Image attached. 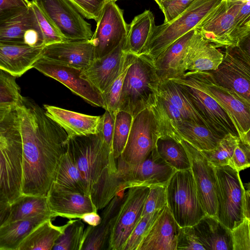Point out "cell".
Listing matches in <instances>:
<instances>
[{"instance_id":"cell-36","label":"cell","mask_w":250,"mask_h":250,"mask_svg":"<svg viewBox=\"0 0 250 250\" xmlns=\"http://www.w3.org/2000/svg\"><path fill=\"white\" fill-rule=\"evenodd\" d=\"M41 215L50 216L53 218L46 196L21 195L11 204L10 214L5 223Z\"/></svg>"},{"instance_id":"cell-37","label":"cell","mask_w":250,"mask_h":250,"mask_svg":"<svg viewBox=\"0 0 250 250\" xmlns=\"http://www.w3.org/2000/svg\"><path fill=\"white\" fill-rule=\"evenodd\" d=\"M53 182L73 191L88 195L81 174L68 147L60 160Z\"/></svg>"},{"instance_id":"cell-1","label":"cell","mask_w":250,"mask_h":250,"mask_svg":"<svg viewBox=\"0 0 250 250\" xmlns=\"http://www.w3.org/2000/svg\"><path fill=\"white\" fill-rule=\"evenodd\" d=\"M17 104L22 143L21 195L46 196L68 137L32 100L22 97Z\"/></svg>"},{"instance_id":"cell-4","label":"cell","mask_w":250,"mask_h":250,"mask_svg":"<svg viewBox=\"0 0 250 250\" xmlns=\"http://www.w3.org/2000/svg\"><path fill=\"white\" fill-rule=\"evenodd\" d=\"M67 147L81 174L88 196L107 170L117 171L116 159L100 132L68 138Z\"/></svg>"},{"instance_id":"cell-14","label":"cell","mask_w":250,"mask_h":250,"mask_svg":"<svg viewBox=\"0 0 250 250\" xmlns=\"http://www.w3.org/2000/svg\"><path fill=\"white\" fill-rule=\"evenodd\" d=\"M149 191L147 187L128 188L111 232L108 250H123L133 229L142 217L143 207Z\"/></svg>"},{"instance_id":"cell-57","label":"cell","mask_w":250,"mask_h":250,"mask_svg":"<svg viewBox=\"0 0 250 250\" xmlns=\"http://www.w3.org/2000/svg\"><path fill=\"white\" fill-rule=\"evenodd\" d=\"M250 186L247 190H245L243 201V214L245 218L250 219Z\"/></svg>"},{"instance_id":"cell-58","label":"cell","mask_w":250,"mask_h":250,"mask_svg":"<svg viewBox=\"0 0 250 250\" xmlns=\"http://www.w3.org/2000/svg\"><path fill=\"white\" fill-rule=\"evenodd\" d=\"M158 5L160 2L167 0H154Z\"/></svg>"},{"instance_id":"cell-23","label":"cell","mask_w":250,"mask_h":250,"mask_svg":"<svg viewBox=\"0 0 250 250\" xmlns=\"http://www.w3.org/2000/svg\"><path fill=\"white\" fill-rule=\"evenodd\" d=\"M125 38L111 52L102 58L94 59L81 71V77L92 85L102 96L111 86L120 71Z\"/></svg>"},{"instance_id":"cell-8","label":"cell","mask_w":250,"mask_h":250,"mask_svg":"<svg viewBox=\"0 0 250 250\" xmlns=\"http://www.w3.org/2000/svg\"><path fill=\"white\" fill-rule=\"evenodd\" d=\"M167 206L180 227L193 226L206 214L191 169L176 170L166 186Z\"/></svg>"},{"instance_id":"cell-2","label":"cell","mask_w":250,"mask_h":250,"mask_svg":"<svg viewBox=\"0 0 250 250\" xmlns=\"http://www.w3.org/2000/svg\"><path fill=\"white\" fill-rule=\"evenodd\" d=\"M22 164L19 106L0 103V199L10 204L21 195Z\"/></svg>"},{"instance_id":"cell-35","label":"cell","mask_w":250,"mask_h":250,"mask_svg":"<svg viewBox=\"0 0 250 250\" xmlns=\"http://www.w3.org/2000/svg\"><path fill=\"white\" fill-rule=\"evenodd\" d=\"M158 91L180 111L186 120L205 125L209 128L188 97L176 83L169 79L161 82L159 84Z\"/></svg>"},{"instance_id":"cell-45","label":"cell","mask_w":250,"mask_h":250,"mask_svg":"<svg viewBox=\"0 0 250 250\" xmlns=\"http://www.w3.org/2000/svg\"><path fill=\"white\" fill-rule=\"evenodd\" d=\"M163 209L143 216L127 240L123 250H137L145 234Z\"/></svg>"},{"instance_id":"cell-24","label":"cell","mask_w":250,"mask_h":250,"mask_svg":"<svg viewBox=\"0 0 250 250\" xmlns=\"http://www.w3.org/2000/svg\"><path fill=\"white\" fill-rule=\"evenodd\" d=\"M180 228L167 205L154 221L137 250H176Z\"/></svg>"},{"instance_id":"cell-29","label":"cell","mask_w":250,"mask_h":250,"mask_svg":"<svg viewBox=\"0 0 250 250\" xmlns=\"http://www.w3.org/2000/svg\"><path fill=\"white\" fill-rule=\"evenodd\" d=\"M195 28L169 45L153 62L160 82L178 76L187 46Z\"/></svg>"},{"instance_id":"cell-56","label":"cell","mask_w":250,"mask_h":250,"mask_svg":"<svg viewBox=\"0 0 250 250\" xmlns=\"http://www.w3.org/2000/svg\"><path fill=\"white\" fill-rule=\"evenodd\" d=\"M11 204L0 199V227L6 223L9 217Z\"/></svg>"},{"instance_id":"cell-27","label":"cell","mask_w":250,"mask_h":250,"mask_svg":"<svg viewBox=\"0 0 250 250\" xmlns=\"http://www.w3.org/2000/svg\"><path fill=\"white\" fill-rule=\"evenodd\" d=\"M44 46L0 43V69L15 77H21L33 68Z\"/></svg>"},{"instance_id":"cell-11","label":"cell","mask_w":250,"mask_h":250,"mask_svg":"<svg viewBox=\"0 0 250 250\" xmlns=\"http://www.w3.org/2000/svg\"><path fill=\"white\" fill-rule=\"evenodd\" d=\"M158 138L156 120L149 107L133 117L125 146L117 160L128 166L141 163L156 147Z\"/></svg>"},{"instance_id":"cell-7","label":"cell","mask_w":250,"mask_h":250,"mask_svg":"<svg viewBox=\"0 0 250 250\" xmlns=\"http://www.w3.org/2000/svg\"><path fill=\"white\" fill-rule=\"evenodd\" d=\"M169 80L179 85L213 132L222 138L229 133L238 136L229 116L207 92L195 72H186Z\"/></svg>"},{"instance_id":"cell-41","label":"cell","mask_w":250,"mask_h":250,"mask_svg":"<svg viewBox=\"0 0 250 250\" xmlns=\"http://www.w3.org/2000/svg\"><path fill=\"white\" fill-rule=\"evenodd\" d=\"M239 141L238 136L229 133L214 149L201 151L214 167L229 165Z\"/></svg>"},{"instance_id":"cell-38","label":"cell","mask_w":250,"mask_h":250,"mask_svg":"<svg viewBox=\"0 0 250 250\" xmlns=\"http://www.w3.org/2000/svg\"><path fill=\"white\" fill-rule=\"evenodd\" d=\"M156 146L160 156L176 170L190 169L188 157L180 142L171 137H159Z\"/></svg>"},{"instance_id":"cell-44","label":"cell","mask_w":250,"mask_h":250,"mask_svg":"<svg viewBox=\"0 0 250 250\" xmlns=\"http://www.w3.org/2000/svg\"><path fill=\"white\" fill-rule=\"evenodd\" d=\"M16 78L0 69V103L17 104L21 100L22 96Z\"/></svg>"},{"instance_id":"cell-25","label":"cell","mask_w":250,"mask_h":250,"mask_svg":"<svg viewBox=\"0 0 250 250\" xmlns=\"http://www.w3.org/2000/svg\"><path fill=\"white\" fill-rule=\"evenodd\" d=\"M46 115L67 133L68 138L97 134L101 116H92L47 104L43 105Z\"/></svg>"},{"instance_id":"cell-39","label":"cell","mask_w":250,"mask_h":250,"mask_svg":"<svg viewBox=\"0 0 250 250\" xmlns=\"http://www.w3.org/2000/svg\"><path fill=\"white\" fill-rule=\"evenodd\" d=\"M135 55L124 52L120 71L111 86L102 94L105 109L116 116L119 111L120 98L123 82L128 68L133 62Z\"/></svg>"},{"instance_id":"cell-30","label":"cell","mask_w":250,"mask_h":250,"mask_svg":"<svg viewBox=\"0 0 250 250\" xmlns=\"http://www.w3.org/2000/svg\"><path fill=\"white\" fill-rule=\"evenodd\" d=\"M150 107L156 120L158 138L171 137L180 142L181 137L178 133L177 126L186 120L180 111L159 91Z\"/></svg>"},{"instance_id":"cell-12","label":"cell","mask_w":250,"mask_h":250,"mask_svg":"<svg viewBox=\"0 0 250 250\" xmlns=\"http://www.w3.org/2000/svg\"><path fill=\"white\" fill-rule=\"evenodd\" d=\"M65 41L90 40L93 33L69 0H33Z\"/></svg>"},{"instance_id":"cell-3","label":"cell","mask_w":250,"mask_h":250,"mask_svg":"<svg viewBox=\"0 0 250 250\" xmlns=\"http://www.w3.org/2000/svg\"><path fill=\"white\" fill-rule=\"evenodd\" d=\"M159 83L151 60L144 55H135L123 82L119 110L127 112L134 117L150 107L158 94Z\"/></svg>"},{"instance_id":"cell-22","label":"cell","mask_w":250,"mask_h":250,"mask_svg":"<svg viewBox=\"0 0 250 250\" xmlns=\"http://www.w3.org/2000/svg\"><path fill=\"white\" fill-rule=\"evenodd\" d=\"M223 56L222 53L206 41L195 28L184 53L179 75L188 71L215 70L222 62Z\"/></svg>"},{"instance_id":"cell-15","label":"cell","mask_w":250,"mask_h":250,"mask_svg":"<svg viewBox=\"0 0 250 250\" xmlns=\"http://www.w3.org/2000/svg\"><path fill=\"white\" fill-rule=\"evenodd\" d=\"M195 72L207 92L229 116L241 141L250 145V105L231 91L217 84L208 71Z\"/></svg>"},{"instance_id":"cell-60","label":"cell","mask_w":250,"mask_h":250,"mask_svg":"<svg viewBox=\"0 0 250 250\" xmlns=\"http://www.w3.org/2000/svg\"><path fill=\"white\" fill-rule=\"evenodd\" d=\"M112 0V1H114V2H116V1H117V0Z\"/></svg>"},{"instance_id":"cell-19","label":"cell","mask_w":250,"mask_h":250,"mask_svg":"<svg viewBox=\"0 0 250 250\" xmlns=\"http://www.w3.org/2000/svg\"><path fill=\"white\" fill-rule=\"evenodd\" d=\"M242 2L243 0H222L195 28L206 41L216 48L230 46L229 36Z\"/></svg>"},{"instance_id":"cell-28","label":"cell","mask_w":250,"mask_h":250,"mask_svg":"<svg viewBox=\"0 0 250 250\" xmlns=\"http://www.w3.org/2000/svg\"><path fill=\"white\" fill-rule=\"evenodd\" d=\"M192 227L206 250H233L231 230L215 216L206 214Z\"/></svg>"},{"instance_id":"cell-5","label":"cell","mask_w":250,"mask_h":250,"mask_svg":"<svg viewBox=\"0 0 250 250\" xmlns=\"http://www.w3.org/2000/svg\"><path fill=\"white\" fill-rule=\"evenodd\" d=\"M222 0H195L174 20L155 25L140 54L153 62L169 45L194 29Z\"/></svg>"},{"instance_id":"cell-17","label":"cell","mask_w":250,"mask_h":250,"mask_svg":"<svg viewBox=\"0 0 250 250\" xmlns=\"http://www.w3.org/2000/svg\"><path fill=\"white\" fill-rule=\"evenodd\" d=\"M180 142L184 147L190 161L200 203L207 214L215 216L216 178L214 167L200 150L182 138Z\"/></svg>"},{"instance_id":"cell-33","label":"cell","mask_w":250,"mask_h":250,"mask_svg":"<svg viewBox=\"0 0 250 250\" xmlns=\"http://www.w3.org/2000/svg\"><path fill=\"white\" fill-rule=\"evenodd\" d=\"M177 131L181 138L200 151L214 149L223 138L207 126L188 120L179 123Z\"/></svg>"},{"instance_id":"cell-53","label":"cell","mask_w":250,"mask_h":250,"mask_svg":"<svg viewBox=\"0 0 250 250\" xmlns=\"http://www.w3.org/2000/svg\"><path fill=\"white\" fill-rule=\"evenodd\" d=\"M115 118V116L108 110H105L104 113L101 116L99 131L104 141L109 147L112 154V143Z\"/></svg>"},{"instance_id":"cell-48","label":"cell","mask_w":250,"mask_h":250,"mask_svg":"<svg viewBox=\"0 0 250 250\" xmlns=\"http://www.w3.org/2000/svg\"><path fill=\"white\" fill-rule=\"evenodd\" d=\"M85 18L98 21L105 4L111 0H69Z\"/></svg>"},{"instance_id":"cell-43","label":"cell","mask_w":250,"mask_h":250,"mask_svg":"<svg viewBox=\"0 0 250 250\" xmlns=\"http://www.w3.org/2000/svg\"><path fill=\"white\" fill-rule=\"evenodd\" d=\"M250 35V0L243 2L233 22L229 36L230 45L237 44L244 38Z\"/></svg>"},{"instance_id":"cell-16","label":"cell","mask_w":250,"mask_h":250,"mask_svg":"<svg viewBox=\"0 0 250 250\" xmlns=\"http://www.w3.org/2000/svg\"><path fill=\"white\" fill-rule=\"evenodd\" d=\"M127 24L123 10L110 0L104 6L97 26L90 39L94 48V59L109 53L117 47L125 37Z\"/></svg>"},{"instance_id":"cell-31","label":"cell","mask_w":250,"mask_h":250,"mask_svg":"<svg viewBox=\"0 0 250 250\" xmlns=\"http://www.w3.org/2000/svg\"><path fill=\"white\" fill-rule=\"evenodd\" d=\"M154 17L149 10L135 16L127 24L124 51L134 55L141 53L155 26Z\"/></svg>"},{"instance_id":"cell-20","label":"cell","mask_w":250,"mask_h":250,"mask_svg":"<svg viewBox=\"0 0 250 250\" xmlns=\"http://www.w3.org/2000/svg\"><path fill=\"white\" fill-rule=\"evenodd\" d=\"M46 197L53 218L77 219L84 213L98 211L89 196L73 191L54 182Z\"/></svg>"},{"instance_id":"cell-21","label":"cell","mask_w":250,"mask_h":250,"mask_svg":"<svg viewBox=\"0 0 250 250\" xmlns=\"http://www.w3.org/2000/svg\"><path fill=\"white\" fill-rule=\"evenodd\" d=\"M41 57L82 70L94 61V48L90 40L66 41L44 46Z\"/></svg>"},{"instance_id":"cell-6","label":"cell","mask_w":250,"mask_h":250,"mask_svg":"<svg viewBox=\"0 0 250 250\" xmlns=\"http://www.w3.org/2000/svg\"><path fill=\"white\" fill-rule=\"evenodd\" d=\"M225 48L217 69L208 71L217 84L250 105V35Z\"/></svg>"},{"instance_id":"cell-26","label":"cell","mask_w":250,"mask_h":250,"mask_svg":"<svg viewBox=\"0 0 250 250\" xmlns=\"http://www.w3.org/2000/svg\"><path fill=\"white\" fill-rule=\"evenodd\" d=\"M125 190L120 191L104 207L101 220L96 226L88 225L82 250H108L112 227L124 199Z\"/></svg>"},{"instance_id":"cell-47","label":"cell","mask_w":250,"mask_h":250,"mask_svg":"<svg viewBox=\"0 0 250 250\" xmlns=\"http://www.w3.org/2000/svg\"><path fill=\"white\" fill-rule=\"evenodd\" d=\"M166 186L149 187V191L145 202L142 217L163 209L167 205Z\"/></svg>"},{"instance_id":"cell-40","label":"cell","mask_w":250,"mask_h":250,"mask_svg":"<svg viewBox=\"0 0 250 250\" xmlns=\"http://www.w3.org/2000/svg\"><path fill=\"white\" fill-rule=\"evenodd\" d=\"M63 233L58 238L52 250H82L85 238V225L79 218L70 220Z\"/></svg>"},{"instance_id":"cell-34","label":"cell","mask_w":250,"mask_h":250,"mask_svg":"<svg viewBox=\"0 0 250 250\" xmlns=\"http://www.w3.org/2000/svg\"><path fill=\"white\" fill-rule=\"evenodd\" d=\"M66 224L57 226L47 220L36 227L22 241L18 250H52L63 233Z\"/></svg>"},{"instance_id":"cell-55","label":"cell","mask_w":250,"mask_h":250,"mask_svg":"<svg viewBox=\"0 0 250 250\" xmlns=\"http://www.w3.org/2000/svg\"><path fill=\"white\" fill-rule=\"evenodd\" d=\"M79 219L88 225L93 227L99 225L101 220L100 215L95 211L84 213Z\"/></svg>"},{"instance_id":"cell-9","label":"cell","mask_w":250,"mask_h":250,"mask_svg":"<svg viewBox=\"0 0 250 250\" xmlns=\"http://www.w3.org/2000/svg\"><path fill=\"white\" fill-rule=\"evenodd\" d=\"M217 209L215 216L232 230L245 218L243 214L245 188L239 172L229 165L214 167Z\"/></svg>"},{"instance_id":"cell-54","label":"cell","mask_w":250,"mask_h":250,"mask_svg":"<svg viewBox=\"0 0 250 250\" xmlns=\"http://www.w3.org/2000/svg\"><path fill=\"white\" fill-rule=\"evenodd\" d=\"M30 5L28 0H0V14L13 8L27 7Z\"/></svg>"},{"instance_id":"cell-51","label":"cell","mask_w":250,"mask_h":250,"mask_svg":"<svg viewBox=\"0 0 250 250\" xmlns=\"http://www.w3.org/2000/svg\"><path fill=\"white\" fill-rule=\"evenodd\" d=\"M195 0H167L160 2L158 6L165 16L164 22L175 19L185 11Z\"/></svg>"},{"instance_id":"cell-50","label":"cell","mask_w":250,"mask_h":250,"mask_svg":"<svg viewBox=\"0 0 250 250\" xmlns=\"http://www.w3.org/2000/svg\"><path fill=\"white\" fill-rule=\"evenodd\" d=\"M206 250L196 237L192 226L180 227L177 236L176 250Z\"/></svg>"},{"instance_id":"cell-52","label":"cell","mask_w":250,"mask_h":250,"mask_svg":"<svg viewBox=\"0 0 250 250\" xmlns=\"http://www.w3.org/2000/svg\"><path fill=\"white\" fill-rule=\"evenodd\" d=\"M229 165L239 172L249 167L250 166V145L243 143L239 139Z\"/></svg>"},{"instance_id":"cell-32","label":"cell","mask_w":250,"mask_h":250,"mask_svg":"<svg viewBox=\"0 0 250 250\" xmlns=\"http://www.w3.org/2000/svg\"><path fill=\"white\" fill-rule=\"evenodd\" d=\"M41 215L6 223L0 227V250H18L24 239L38 226L52 219Z\"/></svg>"},{"instance_id":"cell-13","label":"cell","mask_w":250,"mask_h":250,"mask_svg":"<svg viewBox=\"0 0 250 250\" xmlns=\"http://www.w3.org/2000/svg\"><path fill=\"white\" fill-rule=\"evenodd\" d=\"M117 167L125 190L135 187L167 186L176 171L160 156L156 146L141 163L128 166L117 160Z\"/></svg>"},{"instance_id":"cell-18","label":"cell","mask_w":250,"mask_h":250,"mask_svg":"<svg viewBox=\"0 0 250 250\" xmlns=\"http://www.w3.org/2000/svg\"><path fill=\"white\" fill-rule=\"evenodd\" d=\"M33 68L59 82L91 105L105 109L102 94L81 77L82 70L60 64L42 57L36 62Z\"/></svg>"},{"instance_id":"cell-42","label":"cell","mask_w":250,"mask_h":250,"mask_svg":"<svg viewBox=\"0 0 250 250\" xmlns=\"http://www.w3.org/2000/svg\"><path fill=\"white\" fill-rule=\"evenodd\" d=\"M133 117L129 113L119 110L115 118L112 150L116 160L121 155L126 143Z\"/></svg>"},{"instance_id":"cell-46","label":"cell","mask_w":250,"mask_h":250,"mask_svg":"<svg viewBox=\"0 0 250 250\" xmlns=\"http://www.w3.org/2000/svg\"><path fill=\"white\" fill-rule=\"evenodd\" d=\"M31 5L42 33L44 45L66 41L41 9L33 0L31 1Z\"/></svg>"},{"instance_id":"cell-10","label":"cell","mask_w":250,"mask_h":250,"mask_svg":"<svg viewBox=\"0 0 250 250\" xmlns=\"http://www.w3.org/2000/svg\"><path fill=\"white\" fill-rule=\"evenodd\" d=\"M0 43L44 46V38L31 5L0 14Z\"/></svg>"},{"instance_id":"cell-49","label":"cell","mask_w":250,"mask_h":250,"mask_svg":"<svg viewBox=\"0 0 250 250\" xmlns=\"http://www.w3.org/2000/svg\"><path fill=\"white\" fill-rule=\"evenodd\" d=\"M250 219L245 218L231 231L233 250H250Z\"/></svg>"},{"instance_id":"cell-59","label":"cell","mask_w":250,"mask_h":250,"mask_svg":"<svg viewBox=\"0 0 250 250\" xmlns=\"http://www.w3.org/2000/svg\"><path fill=\"white\" fill-rule=\"evenodd\" d=\"M228 1H238V0H227Z\"/></svg>"}]
</instances>
